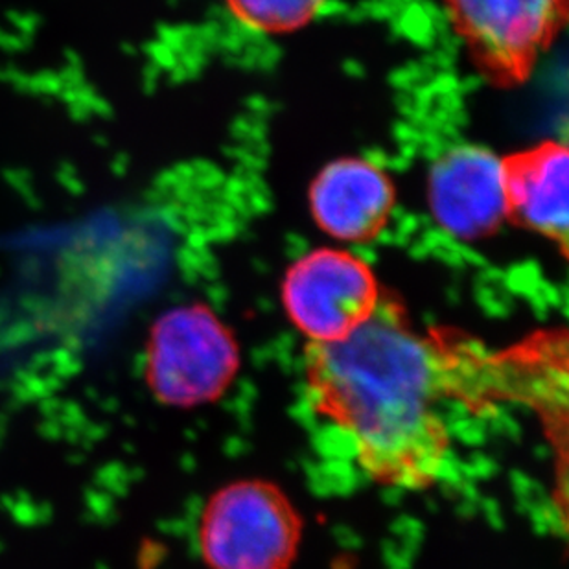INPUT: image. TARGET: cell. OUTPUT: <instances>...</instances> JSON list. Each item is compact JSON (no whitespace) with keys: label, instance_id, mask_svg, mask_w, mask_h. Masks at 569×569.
<instances>
[{"label":"cell","instance_id":"5","mask_svg":"<svg viewBox=\"0 0 569 569\" xmlns=\"http://www.w3.org/2000/svg\"><path fill=\"white\" fill-rule=\"evenodd\" d=\"M369 263L341 249H316L286 273V313L310 343H338L363 327L380 307Z\"/></svg>","mask_w":569,"mask_h":569},{"label":"cell","instance_id":"8","mask_svg":"<svg viewBox=\"0 0 569 569\" xmlns=\"http://www.w3.org/2000/svg\"><path fill=\"white\" fill-rule=\"evenodd\" d=\"M568 148L557 140L503 159L507 220L548 238L568 253Z\"/></svg>","mask_w":569,"mask_h":569},{"label":"cell","instance_id":"7","mask_svg":"<svg viewBox=\"0 0 569 569\" xmlns=\"http://www.w3.org/2000/svg\"><path fill=\"white\" fill-rule=\"evenodd\" d=\"M397 190L386 170L358 157L322 168L310 187V209L321 231L343 242L380 237L395 209Z\"/></svg>","mask_w":569,"mask_h":569},{"label":"cell","instance_id":"4","mask_svg":"<svg viewBox=\"0 0 569 569\" xmlns=\"http://www.w3.org/2000/svg\"><path fill=\"white\" fill-rule=\"evenodd\" d=\"M479 72L495 86L529 80L568 17V0H442Z\"/></svg>","mask_w":569,"mask_h":569},{"label":"cell","instance_id":"6","mask_svg":"<svg viewBox=\"0 0 569 569\" xmlns=\"http://www.w3.org/2000/svg\"><path fill=\"white\" fill-rule=\"evenodd\" d=\"M428 201L450 237H489L507 220L503 159L483 146L451 148L431 167Z\"/></svg>","mask_w":569,"mask_h":569},{"label":"cell","instance_id":"1","mask_svg":"<svg viewBox=\"0 0 569 569\" xmlns=\"http://www.w3.org/2000/svg\"><path fill=\"white\" fill-rule=\"evenodd\" d=\"M500 352L453 328L420 332L383 293L375 316L338 343H308L305 378L317 413L355 439L363 472L381 487L425 490L450 451L445 400L506 397Z\"/></svg>","mask_w":569,"mask_h":569},{"label":"cell","instance_id":"2","mask_svg":"<svg viewBox=\"0 0 569 569\" xmlns=\"http://www.w3.org/2000/svg\"><path fill=\"white\" fill-rule=\"evenodd\" d=\"M240 371V347L231 328L204 305H183L151 327L144 380L159 402L198 408L226 395Z\"/></svg>","mask_w":569,"mask_h":569},{"label":"cell","instance_id":"9","mask_svg":"<svg viewBox=\"0 0 569 569\" xmlns=\"http://www.w3.org/2000/svg\"><path fill=\"white\" fill-rule=\"evenodd\" d=\"M325 0H227L238 21L257 32L288 33L307 27Z\"/></svg>","mask_w":569,"mask_h":569},{"label":"cell","instance_id":"3","mask_svg":"<svg viewBox=\"0 0 569 569\" xmlns=\"http://www.w3.org/2000/svg\"><path fill=\"white\" fill-rule=\"evenodd\" d=\"M301 540L299 510L263 479L226 485L199 518V551L210 569H290Z\"/></svg>","mask_w":569,"mask_h":569}]
</instances>
